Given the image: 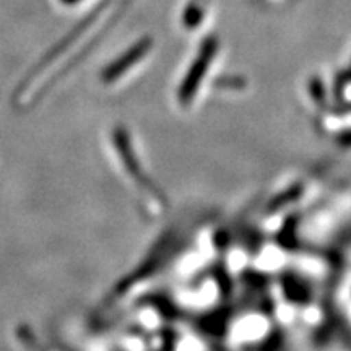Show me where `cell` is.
Masks as SVG:
<instances>
[{"label":"cell","mask_w":351,"mask_h":351,"mask_svg":"<svg viewBox=\"0 0 351 351\" xmlns=\"http://www.w3.org/2000/svg\"><path fill=\"white\" fill-rule=\"evenodd\" d=\"M217 49H218L217 39L213 36L205 38V41L202 44L199 51V56H197V59L192 62L186 78H184L181 86H179L178 98L182 106H187V104L194 99V96L197 95V90H199L202 82H204V77L205 73H207L210 64H212V60L215 59Z\"/></svg>","instance_id":"obj_1"},{"label":"cell","mask_w":351,"mask_h":351,"mask_svg":"<svg viewBox=\"0 0 351 351\" xmlns=\"http://www.w3.org/2000/svg\"><path fill=\"white\" fill-rule=\"evenodd\" d=\"M152 46V41L148 38L142 39V41H138L135 44L132 49H129L125 52L124 56H121L119 59L114 60V62L109 65V67L104 70L103 72V80L104 82H114L117 80L121 75H124L127 70L134 67L135 64L138 62L140 59H143L145 56H147L148 49H150Z\"/></svg>","instance_id":"obj_2"},{"label":"cell","mask_w":351,"mask_h":351,"mask_svg":"<svg viewBox=\"0 0 351 351\" xmlns=\"http://www.w3.org/2000/svg\"><path fill=\"white\" fill-rule=\"evenodd\" d=\"M202 20V10L199 5H191L187 8L186 12V16H184V21H186V25L189 28H194V26L199 23Z\"/></svg>","instance_id":"obj_3"},{"label":"cell","mask_w":351,"mask_h":351,"mask_svg":"<svg viewBox=\"0 0 351 351\" xmlns=\"http://www.w3.org/2000/svg\"><path fill=\"white\" fill-rule=\"evenodd\" d=\"M346 80H351V67L348 70V73H346Z\"/></svg>","instance_id":"obj_4"}]
</instances>
